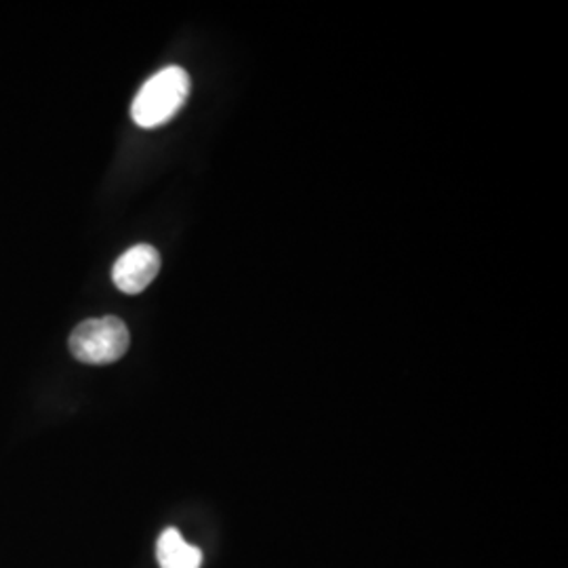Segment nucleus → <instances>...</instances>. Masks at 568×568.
<instances>
[{
    "label": "nucleus",
    "mask_w": 568,
    "mask_h": 568,
    "mask_svg": "<svg viewBox=\"0 0 568 568\" xmlns=\"http://www.w3.org/2000/svg\"><path fill=\"white\" fill-rule=\"evenodd\" d=\"M161 272V255L152 244H135L112 267V281L126 295L145 291Z\"/></svg>",
    "instance_id": "obj_3"
},
{
    "label": "nucleus",
    "mask_w": 568,
    "mask_h": 568,
    "mask_svg": "<svg viewBox=\"0 0 568 568\" xmlns=\"http://www.w3.org/2000/svg\"><path fill=\"white\" fill-rule=\"evenodd\" d=\"M129 344V328L116 316L84 321L70 335V352L84 365H112L126 354Z\"/></svg>",
    "instance_id": "obj_2"
},
{
    "label": "nucleus",
    "mask_w": 568,
    "mask_h": 568,
    "mask_svg": "<svg viewBox=\"0 0 568 568\" xmlns=\"http://www.w3.org/2000/svg\"><path fill=\"white\" fill-rule=\"evenodd\" d=\"M156 558H159L161 568L203 567V551L185 544V539L178 528H166L161 535V539L156 544Z\"/></svg>",
    "instance_id": "obj_4"
},
{
    "label": "nucleus",
    "mask_w": 568,
    "mask_h": 568,
    "mask_svg": "<svg viewBox=\"0 0 568 568\" xmlns=\"http://www.w3.org/2000/svg\"><path fill=\"white\" fill-rule=\"evenodd\" d=\"M190 95V77L180 65H169L150 77L131 105V119L142 129L171 121Z\"/></svg>",
    "instance_id": "obj_1"
}]
</instances>
